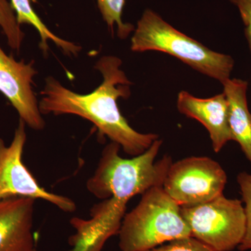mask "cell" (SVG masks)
Instances as JSON below:
<instances>
[{
  "label": "cell",
  "mask_w": 251,
  "mask_h": 251,
  "mask_svg": "<svg viewBox=\"0 0 251 251\" xmlns=\"http://www.w3.org/2000/svg\"><path fill=\"white\" fill-rule=\"evenodd\" d=\"M121 59L103 56L96 64L103 75L102 83L90 94L75 93L55 78L46 80L39 102L41 114L75 115L92 122L99 134L118 144L127 154L138 156L159 138L156 133H142L132 128L119 109V98L128 99L133 85L120 67Z\"/></svg>",
  "instance_id": "6da1fadb"
},
{
  "label": "cell",
  "mask_w": 251,
  "mask_h": 251,
  "mask_svg": "<svg viewBox=\"0 0 251 251\" xmlns=\"http://www.w3.org/2000/svg\"><path fill=\"white\" fill-rule=\"evenodd\" d=\"M163 144L158 138L148 150L130 158L120 156L121 147L111 142L105 146L94 175L87 180V190L99 199L118 198L129 202L150 188L163 187L172 158L156 160Z\"/></svg>",
  "instance_id": "7a4b0ae2"
},
{
  "label": "cell",
  "mask_w": 251,
  "mask_h": 251,
  "mask_svg": "<svg viewBox=\"0 0 251 251\" xmlns=\"http://www.w3.org/2000/svg\"><path fill=\"white\" fill-rule=\"evenodd\" d=\"M130 49L135 52L158 51L170 54L222 84L230 78L234 66L231 56L208 49L177 30L150 9L145 10L137 23Z\"/></svg>",
  "instance_id": "3957f363"
},
{
  "label": "cell",
  "mask_w": 251,
  "mask_h": 251,
  "mask_svg": "<svg viewBox=\"0 0 251 251\" xmlns=\"http://www.w3.org/2000/svg\"><path fill=\"white\" fill-rule=\"evenodd\" d=\"M121 251H148L191 236L180 206L163 187L150 188L134 209L126 214L119 231Z\"/></svg>",
  "instance_id": "277c9868"
},
{
  "label": "cell",
  "mask_w": 251,
  "mask_h": 251,
  "mask_svg": "<svg viewBox=\"0 0 251 251\" xmlns=\"http://www.w3.org/2000/svg\"><path fill=\"white\" fill-rule=\"evenodd\" d=\"M191 237L214 251H232L242 242L246 229L242 202L224 195L193 206H180Z\"/></svg>",
  "instance_id": "5b68a950"
},
{
  "label": "cell",
  "mask_w": 251,
  "mask_h": 251,
  "mask_svg": "<svg viewBox=\"0 0 251 251\" xmlns=\"http://www.w3.org/2000/svg\"><path fill=\"white\" fill-rule=\"evenodd\" d=\"M227 175L218 162L191 156L172 163L163 188L181 207L193 206L224 195Z\"/></svg>",
  "instance_id": "8992f818"
},
{
  "label": "cell",
  "mask_w": 251,
  "mask_h": 251,
  "mask_svg": "<svg viewBox=\"0 0 251 251\" xmlns=\"http://www.w3.org/2000/svg\"><path fill=\"white\" fill-rule=\"evenodd\" d=\"M25 126L20 119L9 145L0 138V201L17 198L40 199L64 212H74L76 204L74 201L46 191L23 163V151L27 141Z\"/></svg>",
  "instance_id": "52a82bcc"
},
{
  "label": "cell",
  "mask_w": 251,
  "mask_h": 251,
  "mask_svg": "<svg viewBox=\"0 0 251 251\" xmlns=\"http://www.w3.org/2000/svg\"><path fill=\"white\" fill-rule=\"evenodd\" d=\"M34 63L16 60L0 45V92L16 109L26 125L40 130L45 128L46 123L31 86L38 74Z\"/></svg>",
  "instance_id": "ba28073f"
},
{
  "label": "cell",
  "mask_w": 251,
  "mask_h": 251,
  "mask_svg": "<svg viewBox=\"0 0 251 251\" xmlns=\"http://www.w3.org/2000/svg\"><path fill=\"white\" fill-rule=\"evenodd\" d=\"M128 202L108 198L92 208L90 219L72 218L70 224L75 232L69 239V251H101L107 241L118 234Z\"/></svg>",
  "instance_id": "9c48e42d"
},
{
  "label": "cell",
  "mask_w": 251,
  "mask_h": 251,
  "mask_svg": "<svg viewBox=\"0 0 251 251\" xmlns=\"http://www.w3.org/2000/svg\"><path fill=\"white\" fill-rule=\"evenodd\" d=\"M176 106L180 113L197 120L205 127L216 153L233 140L229 124L228 100L224 92L210 98L202 99L181 91L178 94Z\"/></svg>",
  "instance_id": "30bf717a"
},
{
  "label": "cell",
  "mask_w": 251,
  "mask_h": 251,
  "mask_svg": "<svg viewBox=\"0 0 251 251\" xmlns=\"http://www.w3.org/2000/svg\"><path fill=\"white\" fill-rule=\"evenodd\" d=\"M35 200L0 201V251H37L33 232Z\"/></svg>",
  "instance_id": "8fae6325"
},
{
  "label": "cell",
  "mask_w": 251,
  "mask_h": 251,
  "mask_svg": "<svg viewBox=\"0 0 251 251\" xmlns=\"http://www.w3.org/2000/svg\"><path fill=\"white\" fill-rule=\"evenodd\" d=\"M229 103V124L234 141L240 145L251 164V113L248 105L247 81L228 79L222 84Z\"/></svg>",
  "instance_id": "7c38bea8"
},
{
  "label": "cell",
  "mask_w": 251,
  "mask_h": 251,
  "mask_svg": "<svg viewBox=\"0 0 251 251\" xmlns=\"http://www.w3.org/2000/svg\"><path fill=\"white\" fill-rule=\"evenodd\" d=\"M10 3L16 13L19 24L21 25L23 24L30 25L39 32L41 38L40 47L44 52H47L49 49V41H51L57 47L62 49L63 52L67 55H77L81 50L80 46L75 45L74 43L70 41L64 40L50 30L34 11L30 0H10Z\"/></svg>",
  "instance_id": "4fadbf2b"
},
{
  "label": "cell",
  "mask_w": 251,
  "mask_h": 251,
  "mask_svg": "<svg viewBox=\"0 0 251 251\" xmlns=\"http://www.w3.org/2000/svg\"><path fill=\"white\" fill-rule=\"evenodd\" d=\"M97 4L112 34L115 26H117V34L120 39H126L130 33L133 32L134 26L130 23H124L122 18L125 0H97Z\"/></svg>",
  "instance_id": "5bb4252c"
},
{
  "label": "cell",
  "mask_w": 251,
  "mask_h": 251,
  "mask_svg": "<svg viewBox=\"0 0 251 251\" xmlns=\"http://www.w3.org/2000/svg\"><path fill=\"white\" fill-rule=\"evenodd\" d=\"M0 27L6 36L9 47L19 52L25 34L9 0H0Z\"/></svg>",
  "instance_id": "9a60e30c"
},
{
  "label": "cell",
  "mask_w": 251,
  "mask_h": 251,
  "mask_svg": "<svg viewBox=\"0 0 251 251\" xmlns=\"http://www.w3.org/2000/svg\"><path fill=\"white\" fill-rule=\"evenodd\" d=\"M237 182L240 187L246 218L245 234L240 245L238 247L239 251L251 250V174L241 173L238 175Z\"/></svg>",
  "instance_id": "2e32d148"
},
{
  "label": "cell",
  "mask_w": 251,
  "mask_h": 251,
  "mask_svg": "<svg viewBox=\"0 0 251 251\" xmlns=\"http://www.w3.org/2000/svg\"><path fill=\"white\" fill-rule=\"evenodd\" d=\"M148 251H214L196 238L186 237L165 243Z\"/></svg>",
  "instance_id": "e0dca14e"
},
{
  "label": "cell",
  "mask_w": 251,
  "mask_h": 251,
  "mask_svg": "<svg viewBox=\"0 0 251 251\" xmlns=\"http://www.w3.org/2000/svg\"><path fill=\"white\" fill-rule=\"evenodd\" d=\"M237 8L244 25V34L251 52V0H228Z\"/></svg>",
  "instance_id": "ac0fdd59"
}]
</instances>
